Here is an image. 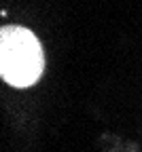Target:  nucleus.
<instances>
[{
	"mask_svg": "<svg viewBox=\"0 0 142 152\" xmlns=\"http://www.w3.org/2000/svg\"><path fill=\"white\" fill-rule=\"evenodd\" d=\"M45 72V51L36 34L24 26L0 30V76L11 87L26 89Z\"/></svg>",
	"mask_w": 142,
	"mask_h": 152,
	"instance_id": "nucleus-1",
	"label": "nucleus"
}]
</instances>
